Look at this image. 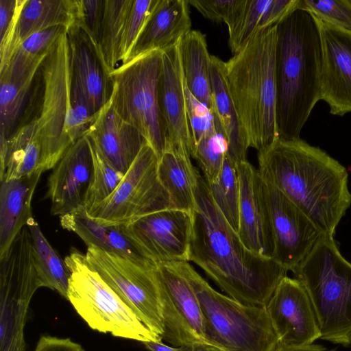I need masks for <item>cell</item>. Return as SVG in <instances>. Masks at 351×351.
Masks as SVG:
<instances>
[{"label":"cell","mask_w":351,"mask_h":351,"mask_svg":"<svg viewBox=\"0 0 351 351\" xmlns=\"http://www.w3.org/2000/svg\"><path fill=\"white\" fill-rule=\"evenodd\" d=\"M275 351H336V350H328V348L319 344H311L310 346L303 347H288L278 345Z\"/></svg>","instance_id":"obj_46"},{"label":"cell","mask_w":351,"mask_h":351,"mask_svg":"<svg viewBox=\"0 0 351 351\" xmlns=\"http://www.w3.org/2000/svg\"><path fill=\"white\" fill-rule=\"evenodd\" d=\"M261 178L273 237L272 258L292 271L326 235L280 191Z\"/></svg>","instance_id":"obj_13"},{"label":"cell","mask_w":351,"mask_h":351,"mask_svg":"<svg viewBox=\"0 0 351 351\" xmlns=\"http://www.w3.org/2000/svg\"><path fill=\"white\" fill-rule=\"evenodd\" d=\"M298 6L322 21L351 30V0H298Z\"/></svg>","instance_id":"obj_39"},{"label":"cell","mask_w":351,"mask_h":351,"mask_svg":"<svg viewBox=\"0 0 351 351\" xmlns=\"http://www.w3.org/2000/svg\"><path fill=\"white\" fill-rule=\"evenodd\" d=\"M265 306L278 345L303 347L320 339L311 301L298 279L285 276Z\"/></svg>","instance_id":"obj_15"},{"label":"cell","mask_w":351,"mask_h":351,"mask_svg":"<svg viewBox=\"0 0 351 351\" xmlns=\"http://www.w3.org/2000/svg\"><path fill=\"white\" fill-rule=\"evenodd\" d=\"M149 351H195V344H185L178 347H171L165 344L162 341H149L143 342Z\"/></svg>","instance_id":"obj_45"},{"label":"cell","mask_w":351,"mask_h":351,"mask_svg":"<svg viewBox=\"0 0 351 351\" xmlns=\"http://www.w3.org/2000/svg\"><path fill=\"white\" fill-rule=\"evenodd\" d=\"M65 31V27L58 26L27 37L13 51L7 65L0 71V77L20 84H32L50 49Z\"/></svg>","instance_id":"obj_30"},{"label":"cell","mask_w":351,"mask_h":351,"mask_svg":"<svg viewBox=\"0 0 351 351\" xmlns=\"http://www.w3.org/2000/svg\"><path fill=\"white\" fill-rule=\"evenodd\" d=\"M207 184L217 207L237 232L240 192L237 163L226 156L217 179Z\"/></svg>","instance_id":"obj_34"},{"label":"cell","mask_w":351,"mask_h":351,"mask_svg":"<svg viewBox=\"0 0 351 351\" xmlns=\"http://www.w3.org/2000/svg\"><path fill=\"white\" fill-rule=\"evenodd\" d=\"M245 0H188L204 18L224 23L230 28L235 22Z\"/></svg>","instance_id":"obj_40"},{"label":"cell","mask_w":351,"mask_h":351,"mask_svg":"<svg viewBox=\"0 0 351 351\" xmlns=\"http://www.w3.org/2000/svg\"><path fill=\"white\" fill-rule=\"evenodd\" d=\"M89 265L134 312L139 319L162 339L164 332L156 265L144 266L119 254L89 246L85 254Z\"/></svg>","instance_id":"obj_11"},{"label":"cell","mask_w":351,"mask_h":351,"mask_svg":"<svg viewBox=\"0 0 351 351\" xmlns=\"http://www.w3.org/2000/svg\"><path fill=\"white\" fill-rule=\"evenodd\" d=\"M261 177L295 204L326 236L351 205L346 168L302 139H277L258 153Z\"/></svg>","instance_id":"obj_2"},{"label":"cell","mask_w":351,"mask_h":351,"mask_svg":"<svg viewBox=\"0 0 351 351\" xmlns=\"http://www.w3.org/2000/svg\"><path fill=\"white\" fill-rule=\"evenodd\" d=\"M195 351H221L215 347L206 344H195Z\"/></svg>","instance_id":"obj_47"},{"label":"cell","mask_w":351,"mask_h":351,"mask_svg":"<svg viewBox=\"0 0 351 351\" xmlns=\"http://www.w3.org/2000/svg\"><path fill=\"white\" fill-rule=\"evenodd\" d=\"M315 19L322 48L321 100L330 114L343 116L351 112V30Z\"/></svg>","instance_id":"obj_17"},{"label":"cell","mask_w":351,"mask_h":351,"mask_svg":"<svg viewBox=\"0 0 351 351\" xmlns=\"http://www.w3.org/2000/svg\"><path fill=\"white\" fill-rule=\"evenodd\" d=\"M64 262L70 272L66 300L90 328L142 343L162 341L89 265L85 254L72 249Z\"/></svg>","instance_id":"obj_8"},{"label":"cell","mask_w":351,"mask_h":351,"mask_svg":"<svg viewBox=\"0 0 351 351\" xmlns=\"http://www.w3.org/2000/svg\"><path fill=\"white\" fill-rule=\"evenodd\" d=\"M210 85L213 112L218 119L228 143L227 156L234 162L247 160L249 148L241 129L226 78V62L210 57Z\"/></svg>","instance_id":"obj_25"},{"label":"cell","mask_w":351,"mask_h":351,"mask_svg":"<svg viewBox=\"0 0 351 351\" xmlns=\"http://www.w3.org/2000/svg\"><path fill=\"white\" fill-rule=\"evenodd\" d=\"M120 226L141 253L155 264L189 262L192 214L167 208Z\"/></svg>","instance_id":"obj_14"},{"label":"cell","mask_w":351,"mask_h":351,"mask_svg":"<svg viewBox=\"0 0 351 351\" xmlns=\"http://www.w3.org/2000/svg\"><path fill=\"white\" fill-rule=\"evenodd\" d=\"M92 171L90 144L84 135L69 147L49 176L47 196L53 215L60 217L84 206Z\"/></svg>","instance_id":"obj_18"},{"label":"cell","mask_w":351,"mask_h":351,"mask_svg":"<svg viewBox=\"0 0 351 351\" xmlns=\"http://www.w3.org/2000/svg\"><path fill=\"white\" fill-rule=\"evenodd\" d=\"M178 263L199 301L209 346L221 351H275L278 341L265 306L245 304L225 295L189 262Z\"/></svg>","instance_id":"obj_7"},{"label":"cell","mask_w":351,"mask_h":351,"mask_svg":"<svg viewBox=\"0 0 351 351\" xmlns=\"http://www.w3.org/2000/svg\"><path fill=\"white\" fill-rule=\"evenodd\" d=\"M76 10V0H25L18 18L8 62L16 47L31 35L58 26L69 29L75 22Z\"/></svg>","instance_id":"obj_26"},{"label":"cell","mask_w":351,"mask_h":351,"mask_svg":"<svg viewBox=\"0 0 351 351\" xmlns=\"http://www.w3.org/2000/svg\"><path fill=\"white\" fill-rule=\"evenodd\" d=\"M27 226L32 235L34 254L42 287L56 291L67 299L70 272L64 260L47 241L34 217L30 219Z\"/></svg>","instance_id":"obj_31"},{"label":"cell","mask_w":351,"mask_h":351,"mask_svg":"<svg viewBox=\"0 0 351 351\" xmlns=\"http://www.w3.org/2000/svg\"><path fill=\"white\" fill-rule=\"evenodd\" d=\"M185 82L190 92L213 111L210 57L204 34L191 29L180 40Z\"/></svg>","instance_id":"obj_29"},{"label":"cell","mask_w":351,"mask_h":351,"mask_svg":"<svg viewBox=\"0 0 351 351\" xmlns=\"http://www.w3.org/2000/svg\"><path fill=\"white\" fill-rule=\"evenodd\" d=\"M156 0H133L122 36L119 62H127L153 10Z\"/></svg>","instance_id":"obj_38"},{"label":"cell","mask_w":351,"mask_h":351,"mask_svg":"<svg viewBox=\"0 0 351 351\" xmlns=\"http://www.w3.org/2000/svg\"><path fill=\"white\" fill-rule=\"evenodd\" d=\"M275 76L279 138H300L321 100L322 48L315 18L298 6L276 25Z\"/></svg>","instance_id":"obj_4"},{"label":"cell","mask_w":351,"mask_h":351,"mask_svg":"<svg viewBox=\"0 0 351 351\" xmlns=\"http://www.w3.org/2000/svg\"><path fill=\"white\" fill-rule=\"evenodd\" d=\"M188 0H156L127 61L175 45L191 29Z\"/></svg>","instance_id":"obj_22"},{"label":"cell","mask_w":351,"mask_h":351,"mask_svg":"<svg viewBox=\"0 0 351 351\" xmlns=\"http://www.w3.org/2000/svg\"><path fill=\"white\" fill-rule=\"evenodd\" d=\"M97 114L73 75L65 31L35 75L20 125L35 123L44 171L53 169L69 147L87 133Z\"/></svg>","instance_id":"obj_3"},{"label":"cell","mask_w":351,"mask_h":351,"mask_svg":"<svg viewBox=\"0 0 351 351\" xmlns=\"http://www.w3.org/2000/svg\"><path fill=\"white\" fill-rule=\"evenodd\" d=\"M156 273L164 323L162 340L175 347L185 344L208 345L199 301L178 263H158Z\"/></svg>","instance_id":"obj_12"},{"label":"cell","mask_w":351,"mask_h":351,"mask_svg":"<svg viewBox=\"0 0 351 351\" xmlns=\"http://www.w3.org/2000/svg\"><path fill=\"white\" fill-rule=\"evenodd\" d=\"M32 84H20L0 77V142L8 141L19 128Z\"/></svg>","instance_id":"obj_33"},{"label":"cell","mask_w":351,"mask_h":351,"mask_svg":"<svg viewBox=\"0 0 351 351\" xmlns=\"http://www.w3.org/2000/svg\"><path fill=\"white\" fill-rule=\"evenodd\" d=\"M292 272L311 301L320 339L351 345V263L334 237L324 236Z\"/></svg>","instance_id":"obj_6"},{"label":"cell","mask_w":351,"mask_h":351,"mask_svg":"<svg viewBox=\"0 0 351 351\" xmlns=\"http://www.w3.org/2000/svg\"><path fill=\"white\" fill-rule=\"evenodd\" d=\"M195 200L189 262L199 267L229 297L245 304L266 306L288 270L244 245L199 173Z\"/></svg>","instance_id":"obj_1"},{"label":"cell","mask_w":351,"mask_h":351,"mask_svg":"<svg viewBox=\"0 0 351 351\" xmlns=\"http://www.w3.org/2000/svg\"><path fill=\"white\" fill-rule=\"evenodd\" d=\"M43 147L36 124L21 126L13 136L0 142V181L20 178L43 171Z\"/></svg>","instance_id":"obj_27"},{"label":"cell","mask_w":351,"mask_h":351,"mask_svg":"<svg viewBox=\"0 0 351 351\" xmlns=\"http://www.w3.org/2000/svg\"><path fill=\"white\" fill-rule=\"evenodd\" d=\"M271 1H244L238 17L228 29V45L233 55L240 51L259 29Z\"/></svg>","instance_id":"obj_37"},{"label":"cell","mask_w":351,"mask_h":351,"mask_svg":"<svg viewBox=\"0 0 351 351\" xmlns=\"http://www.w3.org/2000/svg\"><path fill=\"white\" fill-rule=\"evenodd\" d=\"M60 224L77 234L87 247H99L148 267L156 265L134 246L121 226H104L93 219L84 206L60 216Z\"/></svg>","instance_id":"obj_24"},{"label":"cell","mask_w":351,"mask_h":351,"mask_svg":"<svg viewBox=\"0 0 351 351\" xmlns=\"http://www.w3.org/2000/svg\"><path fill=\"white\" fill-rule=\"evenodd\" d=\"M106 159L125 174L147 143L141 133L122 119L111 101L98 112L86 134Z\"/></svg>","instance_id":"obj_21"},{"label":"cell","mask_w":351,"mask_h":351,"mask_svg":"<svg viewBox=\"0 0 351 351\" xmlns=\"http://www.w3.org/2000/svg\"><path fill=\"white\" fill-rule=\"evenodd\" d=\"M73 75L96 113L111 99L114 83L100 48L79 26L66 29Z\"/></svg>","instance_id":"obj_20"},{"label":"cell","mask_w":351,"mask_h":351,"mask_svg":"<svg viewBox=\"0 0 351 351\" xmlns=\"http://www.w3.org/2000/svg\"><path fill=\"white\" fill-rule=\"evenodd\" d=\"M132 3L133 0H105L99 47L110 72L119 62L122 36Z\"/></svg>","instance_id":"obj_32"},{"label":"cell","mask_w":351,"mask_h":351,"mask_svg":"<svg viewBox=\"0 0 351 351\" xmlns=\"http://www.w3.org/2000/svg\"><path fill=\"white\" fill-rule=\"evenodd\" d=\"M187 114L190 122L193 146L204 136L215 132L213 112L198 100L189 90L185 82Z\"/></svg>","instance_id":"obj_42"},{"label":"cell","mask_w":351,"mask_h":351,"mask_svg":"<svg viewBox=\"0 0 351 351\" xmlns=\"http://www.w3.org/2000/svg\"><path fill=\"white\" fill-rule=\"evenodd\" d=\"M86 136L93 159L92 175L84 204V207L88 210L110 196L125 174L116 169L101 154L93 141Z\"/></svg>","instance_id":"obj_35"},{"label":"cell","mask_w":351,"mask_h":351,"mask_svg":"<svg viewBox=\"0 0 351 351\" xmlns=\"http://www.w3.org/2000/svg\"><path fill=\"white\" fill-rule=\"evenodd\" d=\"M43 171L1 182L0 256L10 248L32 216V201Z\"/></svg>","instance_id":"obj_23"},{"label":"cell","mask_w":351,"mask_h":351,"mask_svg":"<svg viewBox=\"0 0 351 351\" xmlns=\"http://www.w3.org/2000/svg\"><path fill=\"white\" fill-rule=\"evenodd\" d=\"M180 40L162 51L158 103L166 131L167 149L191 161L193 143L187 114Z\"/></svg>","instance_id":"obj_16"},{"label":"cell","mask_w":351,"mask_h":351,"mask_svg":"<svg viewBox=\"0 0 351 351\" xmlns=\"http://www.w3.org/2000/svg\"><path fill=\"white\" fill-rule=\"evenodd\" d=\"M298 0H272L259 29L278 25L290 12L298 7Z\"/></svg>","instance_id":"obj_44"},{"label":"cell","mask_w":351,"mask_h":351,"mask_svg":"<svg viewBox=\"0 0 351 351\" xmlns=\"http://www.w3.org/2000/svg\"><path fill=\"white\" fill-rule=\"evenodd\" d=\"M239 180L237 234L252 252L272 258L274 243L258 169L247 160L237 163Z\"/></svg>","instance_id":"obj_19"},{"label":"cell","mask_w":351,"mask_h":351,"mask_svg":"<svg viewBox=\"0 0 351 351\" xmlns=\"http://www.w3.org/2000/svg\"><path fill=\"white\" fill-rule=\"evenodd\" d=\"M76 2L77 10L74 24L81 27L99 47L105 0H76Z\"/></svg>","instance_id":"obj_43"},{"label":"cell","mask_w":351,"mask_h":351,"mask_svg":"<svg viewBox=\"0 0 351 351\" xmlns=\"http://www.w3.org/2000/svg\"><path fill=\"white\" fill-rule=\"evenodd\" d=\"M158 162L153 149L144 145L114 192L87 210L88 215L104 226H119L171 208L158 178Z\"/></svg>","instance_id":"obj_10"},{"label":"cell","mask_w":351,"mask_h":351,"mask_svg":"<svg viewBox=\"0 0 351 351\" xmlns=\"http://www.w3.org/2000/svg\"><path fill=\"white\" fill-rule=\"evenodd\" d=\"M276 25L257 30L247 44L226 62V82L241 129L249 148L258 153L279 138L275 76Z\"/></svg>","instance_id":"obj_5"},{"label":"cell","mask_w":351,"mask_h":351,"mask_svg":"<svg viewBox=\"0 0 351 351\" xmlns=\"http://www.w3.org/2000/svg\"><path fill=\"white\" fill-rule=\"evenodd\" d=\"M214 116L216 130L200 139L191 152V156L197 162L207 184L217 179L228 152L227 140L218 119Z\"/></svg>","instance_id":"obj_36"},{"label":"cell","mask_w":351,"mask_h":351,"mask_svg":"<svg viewBox=\"0 0 351 351\" xmlns=\"http://www.w3.org/2000/svg\"><path fill=\"white\" fill-rule=\"evenodd\" d=\"M25 0H0V71L8 63L10 47Z\"/></svg>","instance_id":"obj_41"},{"label":"cell","mask_w":351,"mask_h":351,"mask_svg":"<svg viewBox=\"0 0 351 351\" xmlns=\"http://www.w3.org/2000/svg\"><path fill=\"white\" fill-rule=\"evenodd\" d=\"M162 54L161 50L150 51L111 72L114 109L141 133L158 159L168 147L158 103Z\"/></svg>","instance_id":"obj_9"},{"label":"cell","mask_w":351,"mask_h":351,"mask_svg":"<svg viewBox=\"0 0 351 351\" xmlns=\"http://www.w3.org/2000/svg\"><path fill=\"white\" fill-rule=\"evenodd\" d=\"M199 173L191 161L171 149H167L158 159V178L169 196L171 208L193 215Z\"/></svg>","instance_id":"obj_28"}]
</instances>
